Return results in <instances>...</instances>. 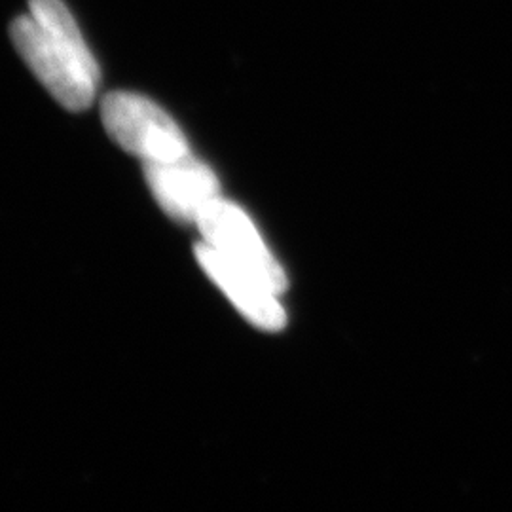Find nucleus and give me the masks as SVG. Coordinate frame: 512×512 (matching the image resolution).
Here are the masks:
<instances>
[{"label": "nucleus", "mask_w": 512, "mask_h": 512, "mask_svg": "<svg viewBox=\"0 0 512 512\" xmlns=\"http://www.w3.org/2000/svg\"><path fill=\"white\" fill-rule=\"evenodd\" d=\"M10 38L61 107L73 112L92 107L99 65L63 0H29V12L10 23Z\"/></svg>", "instance_id": "nucleus-1"}, {"label": "nucleus", "mask_w": 512, "mask_h": 512, "mask_svg": "<svg viewBox=\"0 0 512 512\" xmlns=\"http://www.w3.org/2000/svg\"><path fill=\"white\" fill-rule=\"evenodd\" d=\"M101 120L110 139L143 164L169 162L192 154L183 129L147 97L112 92L101 103Z\"/></svg>", "instance_id": "nucleus-2"}, {"label": "nucleus", "mask_w": 512, "mask_h": 512, "mask_svg": "<svg viewBox=\"0 0 512 512\" xmlns=\"http://www.w3.org/2000/svg\"><path fill=\"white\" fill-rule=\"evenodd\" d=\"M196 224L205 243L238 262L245 270L253 272L275 293L285 289L287 279L281 266L266 249L253 222L234 203L217 198L205 207Z\"/></svg>", "instance_id": "nucleus-3"}, {"label": "nucleus", "mask_w": 512, "mask_h": 512, "mask_svg": "<svg viewBox=\"0 0 512 512\" xmlns=\"http://www.w3.org/2000/svg\"><path fill=\"white\" fill-rule=\"evenodd\" d=\"M154 200L177 222H198L209 203L220 198L217 175L194 154L169 162L143 164Z\"/></svg>", "instance_id": "nucleus-4"}, {"label": "nucleus", "mask_w": 512, "mask_h": 512, "mask_svg": "<svg viewBox=\"0 0 512 512\" xmlns=\"http://www.w3.org/2000/svg\"><path fill=\"white\" fill-rule=\"evenodd\" d=\"M194 253L203 272L256 327L279 330L285 325V311L275 298L277 293L253 272L245 270L205 241L196 245Z\"/></svg>", "instance_id": "nucleus-5"}]
</instances>
